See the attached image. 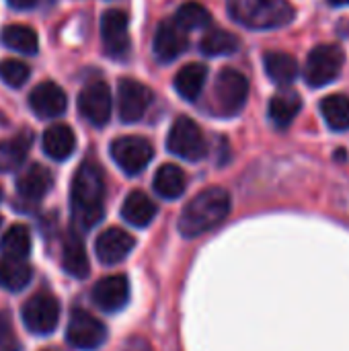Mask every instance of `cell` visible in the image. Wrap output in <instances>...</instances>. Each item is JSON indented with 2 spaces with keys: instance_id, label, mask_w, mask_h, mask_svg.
<instances>
[{
  "instance_id": "cell-8",
  "label": "cell",
  "mask_w": 349,
  "mask_h": 351,
  "mask_svg": "<svg viewBox=\"0 0 349 351\" xmlns=\"http://www.w3.org/2000/svg\"><path fill=\"white\" fill-rule=\"evenodd\" d=\"M101 43L103 51L113 58V60H123L130 56L132 49V39H130V19L123 10L109 8L103 12L101 23Z\"/></svg>"
},
{
  "instance_id": "cell-14",
  "label": "cell",
  "mask_w": 349,
  "mask_h": 351,
  "mask_svg": "<svg viewBox=\"0 0 349 351\" xmlns=\"http://www.w3.org/2000/svg\"><path fill=\"white\" fill-rule=\"evenodd\" d=\"M29 109L41 119H56L66 113L68 97L60 84L43 80L29 93Z\"/></svg>"
},
{
  "instance_id": "cell-38",
  "label": "cell",
  "mask_w": 349,
  "mask_h": 351,
  "mask_svg": "<svg viewBox=\"0 0 349 351\" xmlns=\"http://www.w3.org/2000/svg\"><path fill=\"white\" fill-rule=\"evenodd\" d=\"M41 351H58V350H41Z\"/></svg>"
},
{
  "instance_id": "cell-19",
  "label": "cell",
  "mask_w": 349,
  "mask_h": 351,
  "mask_svg": "<svg viewBox=\"0 0 349 351\" xmlns=\"http://www.w3.org/2000/svg\"><path fill=\"white\" fill-rule=\"evenodd\" d=\"M62 267L72 278H86L88 276V255L84 241L78 230H70L62 245Z\"/></svg>"
},
{
  "instance_id": "cell-18",
  "label": "cell",
  "mask_w": 349,
  "mask_h": 351,
  "mask_svg": "<svg viewBox=\"0 0 349 351\" xmlns=\"http://www.w3.org/2000/svg\"><path fill=\"white\" fill-rule=\"evenodd\" d=\"M41 146L51 160H68L76 150V134L66 123H53L43 132Z\"/></svg>"
},
{
  "instance_id": "cell-32",
  "label": "cell",
  "mask_w": 349,
  "mask_h": 351,
  "mask_svg": "<svg viewBox=\"0 0 349 351\" xmlns=\"http://www.w3.org/2000/svg\"><path fill=\"white\" fill-rule=\"evenodd\" d=\"M29 76H31V70H29V66H27L25 62L12 60V58L0 62V80H2L6 86H10V88H21V86L29 80Z\"/></svg>"
},
{
  "instance_id": "cell-16",
  "label": "cell",
  "mask_w": 349,
  "mask_h": 351,
  "mask_svg": "<svg viewBox=\"0 0 349 351\" xmlns=\"http://www.w3.org/2000/svg\"><path fill=\"white\" fill-rule=\"evenodd\" d=\"M134 247H136L134 237L130 232L121 230V228H115V226L103 230L95 241V253H97V259L103 265L121 263L132 253Z\"/></svg>"
},
{
  "instance_id": "cell-27",
  "label": "cell",
  "mask_w": 349,
  "mask_h": 351,
  "mask_svg": "<svg viewBox=\"0 0 349 351\" xmlns=\"http://www.w3.org/2000/svg\"><path fill=\"white\" fill-rule=\"evenodd\" d=\"M33 280V267L27 263V259H0V286L8 292H21L25 290Z\"/></svg>"
},
{
  "instance_id": "cell-15",
  "label": "cell",
  "mask_w": 349,
  "mask_h": 351,
  "mask_svg": "<svg viewBox=\"0 0 349 351\" xmlns=\"http://www.w3.org/2000/svg\"><path fill=\"white\" fill-rule=\"evenodd\" d=\"M91 298L103 313H119L130 302V282L125 276H109L95 284Z\"/></svg>"
},
{
  "instance_id": "cell-4",
  "label": "cell",
  "mask_w": 349,
  "mask_h": 351,
  "mask_svg": "<svg viewBox=\"0 0 349 351\" xmlns=\"http://www.w3.org/2000/svg\"><path fill=\"white\" fill-rule=\"evenodd\" d=\"M344 64H346V51L341 45L337 43L317 45L306 58L304 80L313 88H323L339 78Z\"/></svg>"
},
{
  "instance_id": "cell-20",
  "label": "cell",
  "mask_w": 349,
  "mask_h": 351,
  "mask_svg": "<svg viewBox=\"0 0 349 351\" xmlns=\"http://www.w3.org/2000/svg\"><path fill=\"white\" fill-rule=\"evenodd\" d=\"M302 109V99L296 90H280L272 97L269 105H267V115H269V121L280 128V130H286L288 125L294 123L296 115L300 113Z\"/></svg>"
},
{
  "instance_id": "cell-9",
  "label": "cell",
  "mask_w": 349,
  "mask_h": 351,
  "mask_svg": "<svg viewBox=\"0 0 349 351\" xmlns=\"http://www.w3.org/2000/svg\"><path fill=\"white\" fill-rule=\"evenodd\" d=\"M23 325L33 335H51L60 323V302L47 292H39L23 306Z\"/></svg>"
},
{
  "instance_id": "cell-6",
  "label": "cell",
  "mask_w": 349,
  "mask_h": 351,
  "mask_svg": "<svg viewBox=\"0 0 349 351\" xmlns=\"http://www.w3.org/2000/svg\"><path fill=\"white\" fill-rule=\"evenodd\" d=\"M249 99V80L245 74L232 68H224L218 72L214 82V103L216 111L222 117L239 115Z\"/></svg>"
},
{
  "instance_id": "cell-30",
  "label": "cell",
  "mask_w": 349,
  "mask_h": 351,
  "mask_svg": "<svg viewBox=\"0 0 349 351\" xmlns=\"http://www.w3.org/2000/svg\"><path fill=\"white\" fill-rule=\"evenodd\" d=\"M0 253L2 257L10 259H27L31 253V232L25 224L10 226L0 241Z\"/></svg>"
},
{
  "instance_id": "cell-34",
  "label": "cell",
  "mask_w": 349,
  "mask_h": 351,
  "mask_svg": "<svg viewBox=\"0 0 349 351\" xmlns=\"http://www.w3.org/2000/svg\"><path fill=\"white\" fill-rule=\"evenodd\" d=\"M123 351H154L144 337H130L123 346Z\"/></svg>"
},
{
  "instance_id": "cell-22",
  "label": "cell",
  "mask_w": 349,
  "mask_h": 351,
  "mask_svg": "<svg viewBox=\"0 0 349 351\" xmlns=\"http://www.w3.org/2000/svg\"><path fill=\"white\" fill-rule=\"evenodd\" d=\"M156 204L144 191H132L121 204V218L136 228H146L156 218Z\"/></svg>"
},
{
  "instance_id": "cell-24",
  "label": "cell",
  "mask_w": 349,
  "mask_h": 351,
  "mask_svg": "<svg viewBox=\"0 0 349 351\" xmlns=\"http://www.w3.org/2000/svg\"><path fill=\"white\" fill-rule=\"evenodd\" d=\"M263 68L267 78L278 86H290L298 76V62L286 51H267L263 56Z\"/></svg>"
},
{
  "instance_id": "cell-5",
  "label": "cell",
  "mask_w": 349,
  "mask_h": 351,
  "mask_svg": "<svg viewBox=\"0 0 349 351\" xmlns=\"http://www.w3.org/2000/svg\"><path fill=\"white\" fill-rule=\"evenodd\" d=\"M167 148L171 154L187 162H200L208 154V142L202 128L187 115H181L173 121L167 136Z\"/></svg>"
},
{
  "instance_id": "cell-12",
  "label": "cell",
  "mask_w": 349,
  "mask_h": 351,
  "mask_svg": "<svg viewBox=\"0 0 349 351\" xmlns=\"http://www.w3.org/2000/svg\"><path fill=\"white\" fill-rule=\"evenodd\" d=\"M152 103V90L134 78H121L117 86V115L123 123H136Z\"/></svg>"
},
{
  "instance_id": "cell-29",
  "label": "cell",
  "mask_w": 349,
  "mask_h": 351,
  "mask_svg": "<svg viewBox=\"0 0 349 351\" xmlns=\"http://www.w3.org/2000/svg\"><path fill=\"white\" fill-rule=\"evenodd\" d=\"M241 41L234 33L226 31V29H212L208 31L202 41H200V51L204 56L210 58H218V56H230L239 49Z\"/></svg>"
},
{
  "instance_id": "cell-28",
  "label": "cell",
  "mask_w": 349,
  "mask_h": 351,
  "mask_svg": "<svg viewBox=\"0 0 349 351\" xmlns=\"http://www.w3.org/2000/svg\"><path fill=\"white\" fill-rule=\"evenodd\" d=\"M321 113L325 123L333 132H348L349 130V97L348 95H327L321 101Z\"/></svg>"
},
{
  "instance_id": "cell-25",
  "label": "cell",
  "mask_w": 349,
  "mask_h": 351,
  "mask_svg": "<svg viewBox=\"0 0 349 351\" xmlns=\"http://www.w3.org/2000/svg\"><path fill=\"white\" fill-rule=\"evenodd\" d=\"M152 187L165 199H179L187 189V175L183 173L181 167L167 162L158 167V171L154 173Z\"/></svg>"
},
{
  "instance_id": "cell-33",
  "label": "cell",
  "mask_w": 349,
  "mask_h": 351,
  "mask_svg": "<svg viewBox=\"0 0 349 351\" xmlns=\"http://www.w3.org/2000/svg\"><path fill=\"white\" fill-rule=\"evenodd\" d=\"M0 351H21V343L14 337L12 325L6 315L0 313Z\"/></svg>"
},
{
  "instance_id": "cell-21",
  "label": "cell",
  "mask_w": 349,
  "mask_h": 351,
  "mask_svg": "<svg viewBox=\"0 0 349 351\" xmlns=\"http://www.w3.org/2000/svg\"><path fill=\"white\" fill-rule=\"evenodd\" d=\"M206 80H208V66L200 62H189L175 74L173 86L181 99L193 103L195 99H200Z\"/></svg>"
},
{
  "instance_id": "cell-23",
  "label": "cell",
  "mask_w": 349,
  "mask_h": 351,
  "mask_svg": "<svg viewBox=\"0 0 349 351\" xmlns=\"http://www.w3.org/2000/svg\"><path fill=\"white\" fill-rule=\"evenodd\" d=\"M33 144V134L29 130L19 132L12 138L0 142V173H12L23 167Z\"/></svg>"
},
{
  "instance_id": "cell-37",
  "label": "cell",
  "mask_w": 349,
  "mask_h": 351,
  "mask_svg": "<svg viewBox=\"0 0 349 351\" xmlns=\"http://www.w3.org/2000/svg\"><path fill=\"white\" fill-rule=\"evenodd\" d=\"M0 202H2V189H0Z\"/></svg>"
},
{
  "instance_id": "cell-10",
  "label": "cell",
  "mask_w": 349,
  "mask_h": 351,
  "mask_svg": "<svg viewBox=\"0 0 349 351\" xmlns=\"http://www.w3.org/2000/svg\"><path fill=\"white\" fill-rule=\"evenodd\" d=\"M66 341L80 351H95L99 350L107 341V327L103 321L93 317L86 311H72L68 329H66Z\"/></svg>"
},
{
  "instance_id": "cell-35",
  "label": "cell",
  "mask_w": 349,
  "mask_h": 351,
  "mask_svg": "<svg viewBox=\"0 0 349 351\" xmlns=\"http://www.w3.org/2000/svg\"><path fill=\"white\" fill-rule=\"evenodd\" d=\"M39 0H6V4L14 10H29L37 4Z\"/></svg>"
},
{
  "instance_id": "cell-2",
  "label": "cell",
  "mask_w": 349,
  "mask_h": 351,
  "mask_svg": "<svg viewBox=\"0 0 349 351\" xmlns=\"http://www.w3.org/2000/svg\"><path fill=\"white\" fill-rule=\"evenodd\" d=\"M230 214V193L222 187H208L200 191L179 216V234L183 239H197L220 226Z\"/></svg>"
},
{
  "instance_id": "cell-39",
  "label": "cell",
  "mask_w": 349,
  "mask_h": 351,
  "mask_svg": "<svg viewBox=\"0 0 349 351\" xmlns=\"http://www.w3.org/2000/svg\"><path fill=\"white\" fill-rule=\"evenodd\" d=\"M0 226H2V216H0Z\"/></svg>"
},
{
  "instance_id": "cell-26",
  "label": "cell",
  "mask_w": 349,
  "mask_h": 351,
  "mask_svg": "<svg viewBox=\"0 0 349 351\" xmlns=\"http://www.w3.org/2000/svg\"><path fill=\"white\" fill-rule=\"evenodd\" d=\"M0 43L10 51H19V53H27V56H35L39 51V37H37L35 29H31L27 25L2 27Z\"/></svg>"
},
{
  "instance_id": "cell-13",
  "label": "cell",
  "mask_w": 349,
  "mask_h": 351,
  "mask_svg": "<svg viewBox=\"0 0 349 351\" xmlns=\"http://www.w3.org/2000/svg\"><path fill=\"white\" fill-rule=\"evenodd\" d=\"M187 35L189 33L175 19L158 23L156 33H154V39H152L154 58L160 64L175 62L187 49V45H189V37Z\"/></svg>"
},
{
  "instance_id": "cell-17",
  "label": "cell",
  "mask_w": 349,
  "mask_h": 351,
  "mask_svg": "<svg viewBox=\"0 0 349 351\" xmlns=\"http://www.w3.org/2000/svg\"><path fill=\"white\" fill-rule=\"evenodd\" d=\"M51 187V173L43 165H29L16 177V195L23 202L37 204L41 202Z\"/></svg>"
},
{
  "instance_id": "cell-36",
  "label": "cell",
  "mask_w": 349,
  "mask_h": 351,
  "mask_svg": "<svg viewBox=\"0 0 349 351\" xmlns=\"http://www.w3.org/2000/svg\"><path fill=\"white\" fill-rule=\"evenodd\" d=\"M331 6H348L349 0H329Z\"/></svg>"
},
{
  "instance_id": "cell-11",
  "label": "cell",
  "mask_w": 349,
  "mask_h": 351,
  "mask_svg": "<svg viewBox=\"0 0 349 351\" xmlns=\"http://www.w3.org/2000/svg\"><path fill=\"white\" fill-rule=\"evenodd\" d=\"M76 107H78V113L82 115V119H86L91 125H95V128L107 125V121L111 119V111H113V99H111L109 84L103 80L88 82L78 93Z\"/></svg>"
},
{
  "instance_id": "cell-7",
  "label": "cell",
  "mask_w": 349,
  "mask_h": 351,
  "mask_svg": "<svg viewBox=\"0 0 349 351\" xmlns=\"http://www.w3.org/2000/svg\"><path fill=\"white\" fill-rule=\"evenodd\" d=\"M109 154H111L113 162L128 177H136L154 158V148H152V144L146 138H140V136H121V138H117V140L111 142Z\"/></svg>"
},
{
  "instance_id": "cell-3",
  "label": "cell",
  "mask_w": 349,
  "mask_h": 351,
  "mask_svg": "<svg viewBox=\"0 0 349 351\" xmlns=\"http://www.w3.org/2000/svg\"><path fill=\"white\" fill-rule=\"evenodd\" d=\"M226 10L234 23L255 31L282 29L296 16L288 0H226Z\"/></svg>"
},
{
  "instance_id": "cell-31",
  "label": "cell",
  "mask_w": 349,
  "mask_h": 351,
  "mask_svg": "<svg viewBox=\"0 0 349 351\" xmlns=\"http://www.w3.org/2000/svg\"><path fill=\"white\" fill-rule=\"evenodd\" d=\"M175 21L189 33L195 29H204L212 23V14L210 10L200 4V2H185L183 6L177 8L175 12Z\"/></svg>"
},
{
  "instance_id": "cell-1",
  "label": "cell",
  "mask_w": 349,
  "mask_h": 351,
  "mask_svg": "<svg viewBox=\"0 0 349 351\" xmlns=\"http://www.w3.org/2000/svg\"><path fill=\"white\" fill-rule=\"evenodd\" d=\"M105 177L101 167L86 158L80 162L72 177V189H70V210H72V222L78 232H86L95 228L103 216H105Z\"/></svg>"
}]
</instances>
